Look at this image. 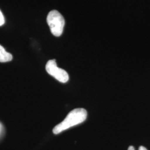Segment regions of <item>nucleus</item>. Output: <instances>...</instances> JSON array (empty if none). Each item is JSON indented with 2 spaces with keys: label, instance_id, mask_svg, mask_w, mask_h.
Returning a JSON list of instances; mask_svg holds the SVG:
<instances>
[{
  "label": "nucleus",
  "instance_id": "nucleus-2",
  "mask_svg": "<svg viewBox=\"0 0 150 150\" xmlns=\"http://www.w3.org/2000/svg\"><path fill=\"white\" fill-rule=\"evenodd\" d=\"M47 22L51 32L54 36L59 37L62 34L65 21L64 17L59 11H50L47 17Z\"/></svg>",
  "mask_w": 150,
  "mask_h": 150
},
{
  "label": "nucleus",
  "instance_id": "nucleus-3",
  "mask_svg": "<svg viewBox=\"0 0 150 150\" xmlns=\"http://www.w3.org/2000/svg\"><path fill=\"white\" fill-rule=\"evenodd\" d=\"M46 70L49 75L53 76L57 81L62 83H66L69 80L68 73L57 67L55 59L49 60L46 65Z\"/></svg>",
  "mask_w": 150,
  "mask_h": 150
},
{
  "label": "nucleus",
  "instance_id": "nucleus-7",
  "mask_svg": "<svg viewBox=\"0 0 150 150\" xmlns=\"http://www.w3.org/2000/svg\"><path fill=\"white\" fill-rule=\"evenodd\" d=\"M128 150H135L134 149V147L132 146H130L128 149Z\"/></svg>",
  "mask_w": 150,
  "mask_h": 150
},
{
  "label": "nucleus",
  "instance_id": "nucleus-4",
  "mask_svg": "<svg viewBox=\"0 0 150 150\" xmlns=\"http://www.w3.org/2000/svg\"><path fill=\"white\" fill-rule=\"evenodd\" d=\"M12 58V55L10 53L7 52L4 47L0 45V62L11 61Z\"/></svg>",
  "mask_w": 150,
  "mask_h": 150
},
{
  "label": "nucleus",
  "instance_id": "nucleus-6",
  "mask_svg": "<svg viewBox=\"0 0 150 150\" xmlns=\"http://www.w3.org/2000/svg\"><path fill=\"white\" fill-rule=\"evenodd\" d=\"M139 150H147L146 148H145V147H144V146H140L139 147Z\"/></svg>",
  "mask_w": 150,
  "mask_h": 150
},
{
  "label": "nucleus",
  "instance_id": "nucleus-5",
  "mask_svg": "<svg viewBox=\"0 0 150 150\" xmlns=\"http://www.w3.org/2000/svg\"><path fill=\"white\" fill-rule=\"evenodd\" d=\"M5 17L2 12L0 10V26L4 25L5 24Z\"/></svg>",
  "mask_w": 150,
  "mask_h": 150
},
{
  "label": "nucleus",
  "instance_id": "nucleus-1",
  "mask_svg": "<svg viewBox=\"0 0 150 150\" xmlns=\"http://www.w3.org/2000/svg\"><path fill=\"white\" fill-rule=\"evenodd\" d=\"M87 116V112L85 109L83 108H75L70 112L63 121L54 127V134H59L67 129L83 122Z\"/></svg>",
  "mask_w": 150,
  "mask_h": 150
}]
</instances>
